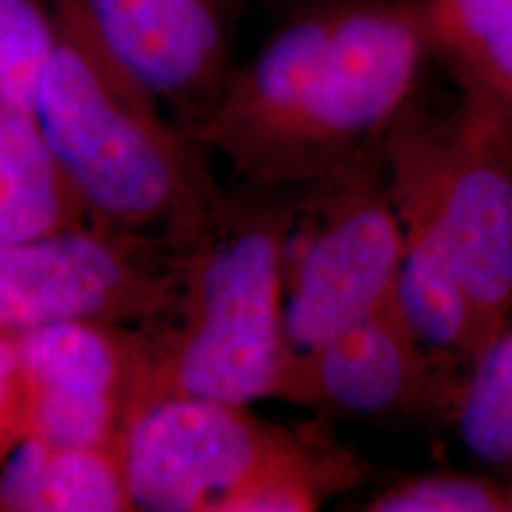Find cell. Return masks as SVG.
Returning a JSON list of instances; mask_svg holds the SVG:
<instances>
[{
	"label": "cell",
	"mask_w": 512,
	"mask_h": 512,
	"mask_svg": "<svg viewBox=\"0 0 512 512\" xmlns=\"http://www.w3.org/2000/svg\"><path fill=\"white\" fill-rule=\"evenodd\" d=\"M98 221L64 174L36 117L0 102V247Z\"/></svg>",
	"instance_id": "11"
},
{
	"label": "cell",
	"mask_w": 512,
	"mask_h": 512,
	"mask_svg": "<svg viewBox=\"0 0 512 512\" xmlns=\"http://www.w3.org/2000/svg\"><path fill=\"white\" fill-rule=\"evenodd\" d=\"M370 512H505L512 489L482 475L432 472L403 479L366 505Z\"/></svg>",
	"instance_id": "15"
},
{
	"label": "cell",
	"mask_w": 512,
	"mask_h": 512,
	"mask_svg": "<svg viewBox=\"0 0 512 512\" xmlns=\"http://www.w3.org/2000/svg\"><path fill=\"white\" fill-rule=\"evenodd\" d=\"M121 60L200 143L233 74L235 0H88Z\"/></svg>",
	"instance_id": "9"
},
{
	"label": "cell",
	"mask_w": 512,
	"mask_h": 512,
	"mask_svg": "<svg viewBox=\"0 0 512 512\" xmlns=\"http://www.w3.org/2000/svg\"><path fill=\"white\" fill-rule=\"evenodd\" d=\"M183 249L105 221L0 247V328L64 320L155 325L181 287Z\"/></svg>",
	"instance_id": "7"
},
{
	"label": "cell",
	"mask_w": 512,
	"mask_h": 512,
	"mask_svg": "<svg viewBox=\"0 0 512 512\" xmlns=\"http://www.w3.org/2000/svg\"><path fill=\"white\" fill-rule=\"evenodd\" d=\"M403 242L437 254L458 275L491 337L512 320V133L463 93L430 119L408 107L382 140Z\"/></svg>",
	"instance_id": "4"
},
{
	"label": "cell",
	"mask_w": 512,
	"mask_h": 512,
	"mask_svg": "<svg viewBox=\"0 0 512 512\" xmlns=\"http://www.w3.org/2000/svg\"><path fill=\"white\" fill-rule=\"evenodd\" d=\"M31 392L17 337L0 335V441L29 437Z\"/></svg>",
	"instance_id": "18"
},
{
	"label": "cell",
	"mask_w": 512,
	"mask_h": 512,
	"mask_svg": "<svg viewBox=\"0 0 512 512\" xmlns=\"http://www.w3.org/2000/svg\"><path fill=\"white\" fill-rule=\"evenodd\" d=\"M320 446L249 406L200 396L138 401L119 439L133 510L145 512H238L256 484Z\"/></svg>",
	"instance_id": "6"
},
{
	"label": "cell",
	"mask_w": 512,
	"mask_h": 512,
	"mask_svg": "<svg viewBox=\"0 0 512 512\" xmlns=\"http://www.w3.org/2000/svg\"><path fill=\"white\" fill-rule=\"evenodd\" d=\"M55 46L50 0H0V102L36 117Z\"/></svg>",
	"instance_id": "14"
},
{
	"label": "cell",
	"mask_w": 512,
	"mask_h": 512,
	"mask_svg": "<svg viewBox=\"0 0 512 512\" xmlns=\"http://www.w3.org/2000/svg\"><path fill=\"white\" fill-rule=\"evenodd\" d=\"M31 399L131 413L147 366V330L64 320L17 332Z\"/></svg>",
	"instance_id": "10"
},
{
	"label": "cell",
	"mask_w": 512,
	"mask_h": 512,
	"mask_svg": "<svg viewBox=\"0 0 512 512\" xmlns=\"http://www.w3.org/2000/svg\"><path fill=\"white\" fill-rule=\"evenodd\" d=\"M401 264L382 147L309 185L285 254V363L392 302Z\"/></svg>",
	"instance_id": "5"
},
{
	"label": "cell",
	"mask_w": 512,
	"mask_h": 512,
	"mask_svg": "<svg viewBox=\"0 0 512 512\" xmlns=\"http://www.w3.org/2000/svg\"><path fill=\"white\" fill-rule=\"evenodd\" d=\"M430 53L415 0H313L235 64L200 143L249 185L309 188L380 150Z\"/></svg>",
	"instance_id": "1"
},
{
	"label": "cell",
	"mask_w": 512,
	"mask_h": 512,
	"mask_svg": "<svg viewBox=\"0 0 512 512\" xmlns=\"http://www.w3.org/2000/svg\"><path fill=\"white\" fill-rule=\"evenodd\" d=\"M463 93L484 102L512 133V22L451 62Z\"/></svg>",
	"instance_id": "17"
},
{
	"label": "cell",
	"mask_w": 512,
	"mask_h": 512,
	"mask_svg": "<svg viewBox=\"0 0 512 512\" xmlns=\"http://www.w3.org/2000/svg\"><path fill=\"white\" fill-rule=\"evenodd\" d=\"M0 508L17 512L133 510L119 446L64 448L31 434L19 439L0 472Z\"/></svg>",
	"instance_id": "12"
},
{
	"label": "cell",
	"mask_w": 512,
	"mask_h": 512,
	"mask_svg": "<svg viewBox=\"0 0 512 512\" xmlns=\"http://www.w3.org/2000/svg\"><path fill=\"white\" fill-rule=\"evenodd\" d=\"M55 46L36 121L98 221L185 249L221 202L204 145L121 60L88 0H50Z\"/></svg>",
	"instance_id": "2"
},
{
	"label": "cell",
	"mask_w": 512,
	"mask_h": 512,
	"mask_svg": "<svg viewBox=\"0 0 512 512\" xmlns=\"http://www.w3.org/2000/svg\"><path fill=\"white\" fill-rule=\"evenodd\" d=\"M299 197L226 195L183 249L171 311L147 330L138 401L200 396L235 406L278 394L285 368V254ZM133 403V406H136Z\"/></svg>",
	"instance_id": "3"
},
{
	"label": "cell",
	"mask_w": 512,
	"mask_h": 512,
	"mask_svg": "<svg viewBox=\"0 0 512 512\" xmlns=\"http://www.w3.org/2000/svg\"><path fill=\"white\" fill-rule=\"evenodd\" d=\"M434 55L451 64L512 22V0H415Z\"/></svg>",
	"instance_id": "16"
},
{
	"label": "cell",
	"mask_w": 512,
	"mask_h": 512,
	"mask_svg": "<svg viewBox=\"0 0 512 512\" xmlns=\"http://www.w3.org/2000/svg\"><path fill=\"white\" fill-rule=\"evenodd\" d=\"M451 420L472 458L512 475V320L463 375Z\"/></svg>",
	"instance_id": "13"
},
{
	"label": "cell",
	"mask_w": 512,
	"mask_h": 512,
	"mask_svg": "<svg viewBox=\"0 0 512 512\" xmlns=\"http://www.w3.org/2000/svg\"><path fill=\"white\" fill-rule=\"evenodd\" d=\"M463 375L420 342L394 297L330 342L287 361L275 396L349 415L451 418Z\"/></svg>",
	"instance_id": "8"
}]
</instances>
